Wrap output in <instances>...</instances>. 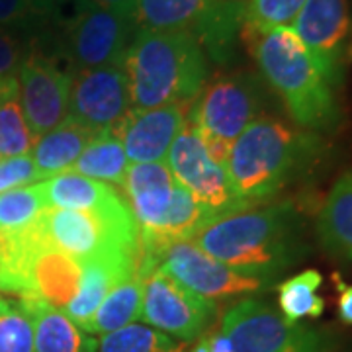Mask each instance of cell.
<instances>
[{
	"label": "cell",
	"instance_id": "15",
	"mask_svg": "<svg viewBox=\"0 0 352 352\" xmlns=\"http://www.w3.org/2000/svg\"><path fill=\"white\" fill-rule=\"evenodd\" d=\"M188 108L182 104H168L151 110L129 113L124 126L116 133L129 163H157L164 161L173 141L188 124Z\"/></svg>",
	"mask_w": 352,
	"mask_h": 352
},
{
	"label": "cell",
	"instance_id": "39",
	"mask_svg": "<svg viewBox=\"0 0 352 352\" xmlns=\"http://www.w3.org/2000/svg\"><path fill=\"white\" fill-rule=\"evenodd\" d=\"M10 305H12V302H8V300H4V298L0 296V315L6 314V311L10 309Z\"/></svg>",
	"mask_w": 352,
	"mask_h": 352
},
{
	"label": "cell",
	"instance_id": "4",
	"mask_svg": "<svg viewBox=\"0 0 352 352\" xmlns=\"http://www.w3.org/2000/svg\"><path fill=\"white\" fill-rule=\"evenodd\" d=\"M122 67L133 112L190 106L210 76V59L190 32L138 30Z\"/></svg>",
	"mask_w": 352,
	"mask_h": 352
},
{
	"label": "cell",
	"instance_id": "9",
	"mask_svg": "<svg viewBox=\"0 0 352 352\" xmlns=\"http://www.w3.org/2000/svg\"><path fill=\"white\" fill-rule=\"evenodd\" d=\"M333 88L352 67V10L349 0H305L289 25Z\"/></svg>",
	"mask_w": 352,
	"mask_h": 352
},
{
	"label": "cell",
	"instance_id": "31",
	"mask_svg": "<svg viewBox=\"0 0 352 352\" xmlns=\"http://www.w3.org/2000/svg\"><path fill=\"white\" fill-rule=\"evenodd\" d=\"M34 351L32 317L22 302H12L10 309L0 315V352Z\"/></svg>",
	"mask_w": 352,
	"mask_h": 352
},
{
	"label": "cell",
	"instance_id": "30",
	"mask_svg": "<svg viewBox=\"0 0 352 352\" xmlns=\"http://www.w3.org/2000/svg\"><path fill=\"white\" fill-rule=\"evenodd\" d=\"M305 0H245V25L256 30L289 28Z\"/></svg>",
	"mask_w": 352,
	"mask_h": 352
},
{
	"label": "cell",
	"instance_id": "38",
	"mask_svg": "<svg viewBox=\"0 0 352 352\" xmlns=\"http://www.w3.org/2000/svg\"><path fill=\"white\" fill-rule=\"evenodd\" d=\"M41 6H45L47 10H53V12H57V8H59V4L63 2V0H38Z\"/></svg>",
	"mask_w": 352,
	"mask_h": 352
},
{
	"label": "cell",
	"instance_id": "23",
	"mask_svg": "<svg viewBox=\"0 0 352 352\" xmlns=\"http://www.w3.org/2000/svg\"><path fill=\"white\" fill-rule=\"evenodd\" d=\"M143 284H145V276L139 274L138 268L135 274H131L126 280H122L118 286H113L110 294L104 298V302L98 305L96 314L88 321L85 333L92 337H102V335H108L139 321L141 302H143Z\"/></svg>",
	"mask_w": 352,
	"mask_h": 352
},
{
	"label": "cell",
	"instance_id": "35",
	"mask_svg": "<svg viewBox=\"0 0 352 352\" xmlns=\"http://www.w3.org/2000/svg\"><path fill=\"white\" fill-rule=\"evenodd\" d=\"M192 352H233V349H231L226 335L219 331V333H214V335L201 337V340Z\"/></svg>",
	"mask_w": 352,
	"mask_h": 352
},
{
	"label": "cell",
	"instance_id": "10",
	"mask_svg": "<svg viewBox=\"0 0 352 352\" xmlns=\"http://www.w3.org/2000/svg\"><path fill=\"white\" fill-rule=\"evenodd\" d=\"M166 166L212 219L243 210L231 190L226 166L215 161L198 131L188 124L166 153Z\"/></svg>",
	"mask_w": 352,
	"mask_h": 352
},
{
	"label": "cell",
	"instance_id": "20",
	"mask_svg": "<svg viewBox=\"0 0 352 352\" xmlns=\"http://www.w3.org/2000/svg\"><path fill=\"white\" fill-rule=\"evenodd\" d=\"M221 0H135L133 22L145 32H190L206 24Z\"/></svg>",
	"mask_w": 352,
	"mask_h": 352
},
{
	"label": "cell",
	"instance_id": "8",
	"mask_svg": "<svg viewBox=\"0 0 352 352\" xmlns=\"http://www.w3.org/2000/svg\"><path fill=\"white\" fill-rule=\"evenodd\" d=\"M233 352H327L317 329L289 323L270 303L247 298L227 309L221 321Z\"/></svg>",
	"mask_w": 352,
	"mask_h": 352
},
{
	"label": "cell",
	"instance_id": "3",
	"mask_svg": "<svg viewBox=\"0 0 352 352\" xmlns=\"http://www.w3.org/2000/svg\"><path fill=\"white\" fill-rule=\"evenodd\" d=\"M241 41L254 59L264 85L282 100L296 126L315 133H331L340 126L342 112L335 88L292 28L256 30L243 24Z\"/></svg>",
	"mask_w": 352,
	"mask_h": 352
},
{
	"label": "cell",
	"instance_id": "21",
	"mask_svg": "<svg viewBox=\"0 0 352 352\" xmlns=\"http://www.w3.org/2000/svg\"><path fill=\"white\" fill-rule=\"evenodd\" d=\"M315 233L325 251L352 261V170L329 190L317 214Z\"/></svg>",
	"mask_w": 352,
	"mask_h": 352
},
{
	"label": "cell",
	"instance_id": "34",
	"mask_svg": "<svg viewBox=\"0 0 352 352\" xmlns=\"http://www.w3.org/2000/svg\"><path fill=\"white\" fill-rule=\"evenodd\" d=\"M335 288L339 292V315L344 323H352V284H346L340 274H333Z\"/></svg>",
	"mask_w": 352,
	"mask_h": 352
},
{
	"label": "cell",
	"instance_id": "2",
	"mask_svg": "<svg viewBox=\"0 0 352 352\" xmlns=\"http://www.w3.org/2000/svg\"><path fill=\"white\" fill-rule=\"evenodd\" d=\"M196 247L231 268L278 280L309 251L305 217L294 201H272L221 215L201 227Z\"/></svg>",
	"mask_w": 352,
	"mask_h": 352
},
{
	"label": "cell",
	"instance_id": "14",
	"mask_svg": "<svg viewBox=\"0 0 352 352\" xmlns=\"http://www.w3.org/2000/svg\"><path fill=\"white\" fill-rule=\"evenodd\" d=\"M71 71L34 50L18 73V102L25 124L38 139L61 126L69 116Z\"/></svg>",
	"mask_w": 352,
	"mask_h": 352
},
{
	"label": "cell",
	"instance_id": "29",
	"mask_svg": "<svg viewBox=\"0 0 352 352\" xmlns=\"http://www.w3.org/2000/svg\"><path fill=\"white\" fill-rule=\"evenodd\" d=\"M36 138L25 124L18 94L0 98V157H18L32 153Z\"/></svg>",
	"mask_w": 352,
	"mask_h": 352
},
{
	"label": "cell",
	"instance_id": "28",
	"mask_svg": "<svg viewBox=\"0 0 352 352\" xmlns=\"http://www.w3.org/2000/svg\"><path fill=\"white\" fill-rule=\"evenodd\" d=\"M47 210L41 182L0 194V233H12L36 223Z\"/></svg>",
	"mask_w": 352,
	"mask_h": 352
},
{
	"label": "cell",
	"instance_id": "24",
	"mask_svg": "<svg viewBox=\"0 0 352 352\" xmlns=\"http://www.w3.org/2000/svg\"><path fill=\"white\" fill-rule=\"evenodd\" d=\"M127 166L129 161L120 138L113 133H104L88 143L71 170L110 186H124Z\"/></svg>",
	"mask_w": 352,
	"mask_h": 352
},
{
	"label": "cell",
	"instance_id": "33",
	"mask_svg": "<svg viewBox=\"0 0 352 352\" xmlns=\"http://www.w3.org/2000/svg\"><path fill=\"white\" fill-rule=\"evenodd\" d=\"M41 182L32 153L0 159V194Z\"/></svg>",
	"mask_w": 352,
	"mask_h": 352
},
{
	"label": "cell",
	"instance_id": "37",
	"mask_svg": "<svg viewBox=\"0 0 352 352\" xmlns=\"http://www.w3.org/2000/svg\"><path fill=\"white\" fill-rule=\"evenodd\" d=\"M18 94V80L16 82H0V98Z\"/></svg>",
	"mask_w": 352,
	"mask_h": 352
},
{
	"label": "cell",
	"instance_id": "26",
	"mask_svg": "<svg viewBox=\"0 0 352 352\" xmlns=\"http://www.w3.org/2000/svg\"><path fill=\"white\" fill-rule=\"evenodd\" d=\"M57 12L47 10L38 0H0V30L24 36L36 47L38 41L51 38Z\"/></svg>",
	"mask_w": 352,
	"mask_h": 352
},
{
	"label": "cell",
	"instance_id": "27",
	"mask_svg": "<svg viewBox=\"0 0 352 352\" xmlns=\"http://www.w3.org/2000/svg\"><path fill=\"white\" fill-rule=\"evenodd\" d=\"M186 342L149 325H127L102 335L98 352H184Z\"/></svg>",
	"mask_w": 352,
	"mask_h": 352
},
{
	"label": "cell",
	"instance_id": "25",
	"mask_svg": "<svg viewBox=\"0 0 352 352\" xmlns=\"http://www.w3.org/2000/svg\"><path fill=\"white\" fill-rule=\"evenodd\" d=\"M321 284L323 276L317 270H303L278 284V305L282 317L289 323H300L305 317H321L325 311V302L317 294Z\"/></svg>",
	"mask_w": 352,
	"mask_h": 352
},
{
	"label": "cell",
	"instance_id": "16",
	"mask_svg": "<svg viewBox=\"0 0 352 352\" xmlns=\"http://www.w3.org/2000/svg\"><path fill=\"white\" fill-rule=\"evenodd\" d=\"M80 276L82 263L51 247L41 233V241L25 266V292L22 300H38L63 309L75 298Z\"/></svg>",
	"mask_w": 352,
	"mask_h": 352
},
{
	"label": "cell",
	"instance_id": "19",
	"mask_svg": "<svg viewBox=\"0 0 352 352\" xmlns=\"http://www.w3.org/2000/svg\"><path fill=\"white\" fill-rule=\"evenodd\" d=\"M45 206L51 210L102 212L122 201V196L100 180L67 170L41 180Z\"/></svg>",
	"mask_w": 352,
	"mask_h": 352
},
{
	"label": "cell",
	"instance_id": "32",
	"mask_svg": "<svg viewBox=\"0 0 352 352\" xmlns=\"http://www.w3.org/2000/svg\"><path fill=\"white\" fill-rule=\"evenodd\" d=\"M34 50V43L24 36L0 30V82H16L22 65Z\"/></svg>",
	"mask_w": 352,
	"mask_h": 352
},
{
	"label": "cell",
	"instance_id": "13",
	"mask_svg": "<svg viewBox=\"0 0 352 352\" xmlns=\"http://www.w3.org/2000/svg\"><path fill=\"white\" fill-rule=\"evenodd\" d=\"M214 314L215 302L184 288L161 268L145 278L139 319L149 327L188 342L200 337Z\"/></svg>",
	"mask_w": 352,
	"mask_h": 352
},
{
	"label": "cell",
	"instance_id": "1",
	"mask_svg": "<svg viewBox=\"0 0 352 352\" xmlns=\"http://www.w3.org/2000/svg\"><path fill=\"white\" fill-rule=\"evenodd\" d=\"M325 157L321 133L278 116L254 120L227 153L226 173L243 210L264 206L303 180Z\"/></svg>",
	"mask_w": 352,
	"mask_h": 352
},
{
	"label": "cell",
	"instance_id": "11",
	"mask_svg": "<svg viewBox=\"0 0 352 352\" xmlns=\"http://www.w3.org/2000/svg\"><path fill=\"white\" fill-rule=\"evenodd\" d=\"M69 122L87 127L96 138L118 133L131 110L129 88L122 65L71 73Z\"/></svg>",
	"mask_w": 352,
	"mask_h": 352
},
{
	"label": "cell",
	"instance_id": "22",
	"mask_svg": "<svg viewBox=\"0 0 352 352\" xmlns=\"http://www.w3.org/2000/svg\"><path fill=\"white\" fill-rule=\"evenodd\" d=\"M94 138L96 135L87 127L65 120L61 126L36 139L32 147V159L38 168L39 180H47L51 176L71 170L78 155Z\"/></svg>",
	"mask_w": 352,
	"mask_h": 352
},
{
	"label": "cell",
	"instance_id": "6",
	"mask_svg": "<svg viewBox=\"0 0 352 352\" xmlns=\"http://www.w3.org/2000/svg\"><path fill=\"white\" fill-rule=\"evenodd\" d=\"M51 247L87 261L108 251H139L138 223L127 201L102 212H75L47 208L38 219Z\"/></svg>",
	"mask_w": 352,
	"mask_h": 352
},
{
	"label": "cell",
	"instance_id": "40",
	"mask_svg": "<svg viewBox=\"0 0 352 352\" xmlns=\"http://www.w3.org/2000/svg\"><path fill=\"white\" fill-rule=\"evenodd\" d=\"M0 159H2V157H0Z\"/></svg>",
	"mask_w": 352,
	"mask_h": 352
},
{
	"label": "cell",
	"instance_id": "5",
	"mask_svg": "<svg viewBox=\"0 0 352 352\" xmlns=\"http://www.w3.org/2000/svg\"><path fill=\"white\" fill-rule=\"evenodd\" d=\"M270 88L251 71L221 73L208 80L190 104V127L198 131L215 161L226 166L233 141L254 120L268 116Z\"/></svg>",
	"mask_w": 352,
	"mask_h": 352
},
{
	"label": "cell",
	"instance_id": "12",
	"mask_svg": "<svg viewBox=\"0 0 352 352\" xmlns=\"http://www.w3.org/2000/svg\"><path fill=\"white\" fill-rule=\"evenodd\" d=\"M159 268L175 278L178 284L192 289L206 300H229L241 296H254L272 288L274 280L245 274L229 264L206 254L192 241L175 243L164 252Z\"/></svg>",
	"mask_w": 352,
	"mask_h": 352
},
{
	"label": "cell",
	"instance_id": "36",
	"mask_svg": "<svg viewBox=\"0 0 352 352\" xmlns=\"http://www.w3.org/2000/svg\"><path fill=\"white\" fill-rule=\"evenodd\" d=\"M88 2L102 6L106 10L127 16V18H133V12H135V0H88Z\"/></svg>",
	"mask_w": 352,
	"mask_h": 352
},
{
	"label": "cell",
	"instance_id": "18",
	"mask_svg": "<svg viewBox=\"0 0 352 352\" xmlns=\"http://www.w3.org/2000/svg\"><path fill=\"white\" fill-rule=\"evenodd\" d=\"M18 302L24 303L32 317V352H98V340L75 325L61 309L38 300Z\"/></svg>",
	"mask_w": 352,
	"mask_h": 352
},
{
	"label": "cell",
	"instance_id": "17",
	"mask_svg": "<svg viewBox=\"0 0 352 352\" xmlns=\"http://www.w3.org/2000/svg\"><path fill=\"white\" fill-rule=\"evenodd\" d=\"M80 263L82 276L78 289L61 311L85 331L110 289L138 272L139 251H108Z\"/></svg>",
	"mask_w": 352,
	"mask_h": 352
},
{
	"label": "cell",
	"instance_id": "7",
	"mask_svg": "<svg viewBox=\"0 0 352 352\" xmlns=\"http://www.w3.org/2000/svg\"><path fill=\"white\" fill-rule=\"evenodd\" d=\"M138 28L133 18L106 10L88 0H78L55 39L71 73L122 65Z\"/></svg>",
	"mask_w": 352,
	"mask_h": 352
}]
</instances>
